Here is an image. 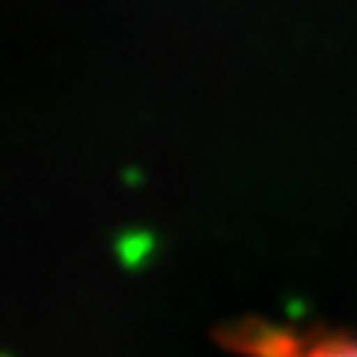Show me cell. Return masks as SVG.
<instances>
[{
  "label": "cell",
  "instance_id": "1",
  "mask_svg": "<svg viewBox=\"0 0 357 357\" xmlns=\"http://www.w3.org/2000/svg\"><path fill=\"white\" fill-rule=\"evenodd\" d=\"M220 340L244 357H357V337L328 331H295L244 319L220 331Z\"/></svg>",
  "mask_w": 357,
  "mask_h": 357
}]
</instances>
